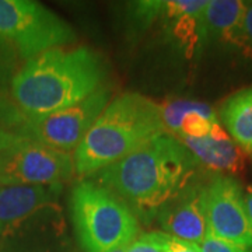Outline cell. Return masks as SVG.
Wrapping results in <instances>:
<instances>
[{
    "mask_svg": "<svg viewBox=\"0 0 252 252\" xmlns=\"http://www.w3.org/2000/svg\"><path fill=\"white\" fill-rule=\"evenodd\" d=\"M198 162L177 137H154L97 172V184L115 193L136 219L150 221L196 174Z\"/></svg>",
    "mask_w": 252,
    "mask_h": 252,
    "instance_id": "1",
    "label": "cell"
},
{
    "mask_svg": "<svg viewBox=\"0 0 252 252\" xmlns=\"http://www.w3.org/2000/svg\"><path fill=\"white\" fill-rule=\"evenodd\" d=\"M107 63L89 46L55 48L28 59L11 80V95L27 117L69 108L102 87Z\"/></svg>",
    "mask_w": 252,
    "mask_h": 252,
    "instance_id": "2",
    "label": "cell"
},
{
    "mask_svg": "<svg viewBox=\"0 0 252 252\" xmlns=\"http://www.w3.org/2000/svg\"><path fill=\"white\" fill-rule=\"evenodd\" d=\"M162 133L160 105L137 93L122 94L109 102L74 150V171L91 177Z\"/></svg>",
    "mask_w": 252,
    "mask_h": 252,
    "instance_id": "3",
    "label": "cell"
},
{
    "mask_svg": "<svg viewBox=\"0 0 252 252\" xmlns=\"http://www.w3.org/2000/svg\"><path fill=\"white\" fill-rule=\"evenodd\" d=\"M70 212L74 233L84 252H111L132 244L139 223L125 203L94 181H81L72 190Z\"/></svg>",
    "mask_w": 252,
    "mask_h": 252,
    "instance_id": "4",
    "label": "cell"
},
{
    "mask_svg": "<svg viewBox=\"0 0 252 252\" xmlns=\"http://www.w3.org/2000/svg\"><path fill=\"white\" fill-rule=\"evenodd\" d=\"M70 24L45 6L30 0H0V39L24 59L76 42Z\"/></svg>",
    "mask_w": 252,
    "mask_h": 252,
    "instance_id": "5",
    "label": "cell"
},
{
    "mask_svg": "<svg viewBox=\"0 0 252 252\" xmlns=\"http://www.w3.org/2000/svg\"><path fill=\"white\" fill-rule=\"evenodd\" d=\"M111 90L102 86L81 102L52 114L27 117L23 124V139L62 152L77 149L84 136L107 108Z\"/></svg>",
    "mask_w": 252,
    "mask_h": 252,
    "instance_id": "6",
    "label": "cell"
},
{
    "mask_svg": "<svg viewBox=\"0 0 252 252\" xmlns=\"http://www.w3.org/2000/svg\"><path fill=\"white\" fill-rule=\"evenodd\" d=\"M74 172L73 156L23 140L0 152V185H63Z\"/></svg>",
    "mask_w": 252,
    "mask_h": 252,
    "instance_id": "7",
    "label": "cell"
},
{
    "mask_svg": "<svg viewBox=\"0 0 252 252\" xmlns=\"http://www.w3.org/2000/svg\"><path fill=\"white\" fill-rule=\"evenodd\" d=\"M205 210L210 234L252 250V224L240 184L216 175L205 187Z\"/></svg>",
    "mask_w": 252,
    "mask_h": 252,
    "instance_id": "8",
    "label": "cell"
},
{
    "mask_svg": "<svg viewBox=\"0 0 252 252\" xmlns=\"http://www.w3.org/2000/svg\"><path fill=\"white\" fill-rule=\"evenodd\" d=\"M205 187L193 178L160 209L157 219L167 234L196 244L210 235L205 210Z\"/></svg>",
    "mask_w": 252,
    "mask_h": 252,
    "instance_id": "9",
    "label": "cell"
},
{
    "mask_svg": "<svg viewBox=\"0 0 252 252\" xmlns=\"http://www.w3.org/2000/svg\"><path fill=\"white\" fill-rule=\"evenodd\" d=\"M62 185H0V238L44 207L56 205Z\"/></svg>",
    "mask_w": 252,
    "mask_h": 252,
    "instance_id": "10",
    "label": "cell"
},
{
    "mask_svg": "<svg viewBox=\"0 0 252 252\" xmlns=\"http://www.w3.org/2000/svg\"><path fill=\"white\" fill-rule=\"evenodd\" d=\"M181 143L187 147L198 164L210 171L221 174H238L244 170V152L230 135L220 126H213L210 135L205 137H180Z\"/></svg>",
    "mask_w": 252,
    "mask_h": 252,
    "instance_id": "11",
    "label": "cell"
},
{
    "mask_svg": "<svg viewBox=\"0 0 252 252\" xmlns=\"http://www.w3.org/2000/svg\"><path fill=\"white\" fill-rule=\"evenodd\" d=\"M247 1L210 0L203 11V27L207 41H219L240 49L251 48L244 32Z\"/></svg>",
    "mask_w": 252,
    "mask_h": 252,
    "instance_id": "12",
    "label": "cell"
},
{
    "mask_svg": "<svg viewBox=\"0 0 252 252\" xmlns=\"http://www.w3.org/2000/svg\"><path fill=\"white\" fill-rule=\"evenodd\" d=\"M220 118L238 147L244 153L252 154V86L225 99Z\"/></svg>",
    "mask_w": 252,
    "mask_h": 252,
    "instance_id": "13",
    "label": "cell"
},
{
    "mask_svg": "<svg viewBox=\"0 0 252 252\" xmlns=\"http://www.w3.org/2000/svg\"><path fill=\"white\" fill-rule=\"evenodd\" d=\"M206 108H209V105L205 102H200V101L181 98L168 99L164 105L160 107L165 132L177 137L180 135L181 122L187 114L195 112V111H203Z\"/></svg>",
    "mask_w": 252,
    "mask_h": 252,
    "instance_id": "14",
    "label": "cell"
},
{
    "mask_svg": "<svg viewBox=\"0 0 252 252\" xmlns=\"http://www.w3.org/2000/svg\"><path fill=\"white\" fill-rule=\"evenodd\" d=\"M130 14L129 17H132L135 27L137 30H146L150 27L156 20L162 18L165 13V1L161 0H149V1H135L129 4Z\"/></svg>",
    "mask_w": 252,
    "mask_h": 252,
    "instance_id": "15",
    "label": "cell"
},
{
    "mask_svg": "<svg viewBox=\"0 0 252 252\" xmlns=\"http://www.w3.org/2000/svg\"><path fill=\"white\" fill-rule=\"evenodd\" d=\"M170 234L156 231L137 237L129 245L127 252H167Z\"/></svg>",
    "mask_w": 252,
    "mask_h": 252,
    "instance_id": "16",
    "label": "cell"
},
{
    "mask_svg": "<svg viewBox=\"0 0 252 252\" xmlns=\"http://www.w3.org/2000/svg\"><path fill=\"white\" fill-rule=\"evenodd\" d=\"M199 250L200 252H252V250L217 238L212 234L207 235L205 241L199 244Z\"/></svg>",
    "mask_w": 252,
    "mask_h": 252,
    "instance_id": "17",
    "label": "cell"
},
{
    "mask_svg": "<svg viewBox=\"0 0 252 252\" xmlns=\"http://www.w3.org/2000/svg\"><path fill=\"white\" fill-rule=\"evenodd\" d=\"M167 252H200V250H199V245H196V244L182 241V240H178V238L170 235Z\"/></svg>",
    "mask_w": 252,
    "mask_h": 252,
    "instance_id": "18",
    "label": "cell"
},
{
    "mask_svg": "<svg viewBox=\"0 0 252 252\" xmlns=\"http://www.w3.org/2000/svg\"><path fill=\"white\" fill-rule=\"evenodd\" d=\"M244 32L252 46V1L247 3L245 13H244Z\"/></svg>",
    "mask_w": 252,
    "mask_h": 252,
    "instance_id": "19",
    "label": "cell"
},
{
    "mask_svg": "<svg viewBox=\"0 0 252 252\" xmlns=\"http://www.w3.org/2000/svg\"><path fill=\"white\" fill-rule=\"evenodd\" d=\"M245 205H247L248 216H250V220H251V224H252V192H250V193L245 196Z\"/></svg>",
    "mask_w": 252,
    "mask_h": 252,
    "instance_id": "20",
    "label": "cell"
},
{
    "mask_svg": "<svg viewBox=\"0 0 252 252\" xmlns=\"http://www.w3.org/2000/svg\"><path fill=\"white\" fill-rule=\"evenodd\" d=\"M129 245L130 244H126V245H121V247H118L115 250H112L111 252H127V248H129Z\"/></svg>",
    "mask_w": 252,
    "mask_h": 252,
    "instance_id": "21",
    "label": "cell"
}]
</instances>
